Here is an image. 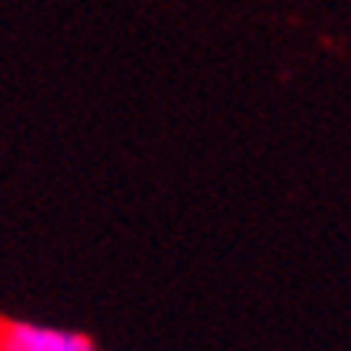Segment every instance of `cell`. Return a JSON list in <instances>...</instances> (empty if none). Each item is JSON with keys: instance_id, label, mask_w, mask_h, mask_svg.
I'll return each instance as SVG.
<instances>
[{"instance_id": "1", "label": "cell", "mask_w": 351, "mask_h": 351, "mask_svg": "<svg viewBox=\"0 0 351 351\" xmlns=\"http://www.w3.org/2000/svg\"><path fill=\"white\" fill-rule=\"evenodd\" d=\"M0 351H94V345L77 332L36 322H7L0 329Z\"/></svg>"}]
</instances>
